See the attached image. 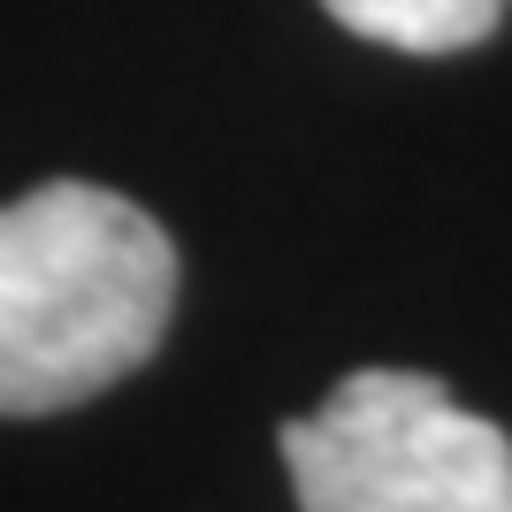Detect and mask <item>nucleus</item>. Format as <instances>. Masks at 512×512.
Returning <instances> with one entry per match:
<instances>
[{"label":"nucleus","instance_id":"obj_1","mask_svg":"<svg viewBox=\"0 0 512 512\" xmlns=\"http://www.w3.org/2000/svg\"><path fill=\"white\" fill-rule=\"evenodd\" d=\"M176 245L107 184H39L0 207V421L69 413L161 352Z\"/></svg>","mask_w":512,"mask_h":512},{"label":"nucleus","instance_id":"obj_2","mask_svg":"<svg viewBox=\"0 0 512 512\" xmlns=\"http://www.w3.org/2000/svg\"><path fill=\"white\" fill-rule=\"evenodd\" d=\"M299 512H512V436L436 375L360 367L283 421Z\"/></svg>","mask_w":512,"mask_h":512},{"label":"nucleus","instance_id":"obj_3","mask_svg":"<svg viewBox=\"0 0 512 512\" xmlns=\"http://www.w3.org/2000/svg\"><path fill=\"white\" fill-rule=\"evenodd\" d=\"M321 8L352 39L398 46V54H459L490 39L512 0H321Z\"/></svg>","mask_w":512,"mask_h":512}]
</instances>
